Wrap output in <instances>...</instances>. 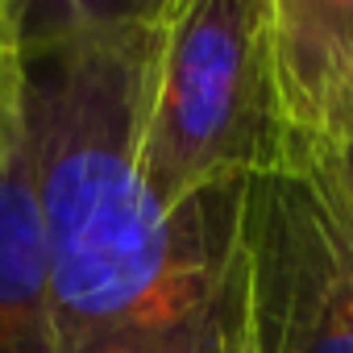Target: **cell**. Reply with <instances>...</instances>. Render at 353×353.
<instances>
[{"label":"cell","instance_id":"cell-6","mask_svg":"<svg viewBox=\"0 0 353 353\" xmlns=\"http://www.w3.org/2000/svg\"><path fill=\"white\" fill-rule=\"evenodd\" d=\"M30 71H26V5L0 0V145L9 137V125L26 108Z\"/></svg>","mask_w":353,"mask_h":353},{"label":"cell","instance_id":"cell-4","mask_svg":"<svg viewBox=\"0 0 353 353\" xmlns=\"http://www.w3.org/2000/svg\"><path fill=\"white\" fill-rule=\"evenodd\" d=\"M279 150H312L353 129V0H270Z\"/></svg>","mask_w":353,"mask_h":353},{"label":"cell","instance_id":"cell-3","mask_svg":"<svg viewBox=\"0 0 353 353\" xmlns=\"http://www.w3.org/2000/svg\"><path fill=\"white\" fill-rule=\"evenodd\" d=\"M250 270L254 353H353V233L299 158L254 174Z\"/></svg>","mask_w":353,"mask_h":353},{"label":"cell","instance_id":"cell-7","mask_svg":"<svg viewBox=\"0 0 353 353\" xmlns=\"http://www.w3.org/2000/svg\"><path fill=\"white\" fill-rule=\"evenodd\" d=\"M283 158H299L307 162L316 174H320V183L328 188L332 204L341 208L349 233H353V129L312 145V150H295V154H283Z\"/></svg>","mask_w":353,"mask_h":353},{"label":"cell","instance_id":"cell-1","mask_svg":"<svg viewBox=\"0 0 353 353\" xmlns=\"http://www.w3.org/2000/svg\"><path fill=\"white\" fill-rule=\"evenodd\" d=\"M154 5L26 9L54 353H254V174L158 204L141 179Z\"/></svg>","mask_w":353,"mask_h":353},{"label":"cell","instance_id":"cell-2","mask_svg":"<svg viewBox=\"0 0 353 353\" xmlns=\"http://www.w3.org/2000/svg\"><path fill=\"white\" fill-rule=\"evenodd\" d=\"M274 150L270 0L154 5L137 158L158 204L258 174Z\"/></svg>","mask_w":353,"mask_h":353},{"label":"cell","instance_id":"cell-5","mask_svg":"<svg viewBox=\"0 0 353 353\" xmlns=\"http://www.w3.org/2000/svg\"><path fill=\"white\" fill-rule=\"evenodd\" d=\"M0 353H54L50 245L26 108L0 145Z\"/></svg>","mask_w":353,"mask_h":353}]
</instances>
